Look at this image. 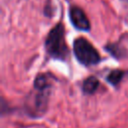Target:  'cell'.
<instances>
[{
    "label": "cell",
    "instance_id": "1",
    "mask_svg": "<svg viewBox=\"0 0 128 128\" xmlns=\"http://www.w3.org/2000/svg\"><path fill=\"white\" fill-rule=\"evenodd\" d=\"M51 77L47 74H40L34 81V93L27 99L26 110L29 115L39 117L45 113L51 89Z\"/></svg>",
    "mask_w": 128,
    "mask_h": 128
},
{
    "label": "cell",
    "instance_id": "6",
    "mask_svg": "<svg viewBox=\"0 0 128 128\" xmlns=\"http://www.w3.org/2000/svg\"><path fill=\"white\" fill-rule=\"evenodd\" d=\"M124 75H125V71L116 69V70L111 71V72L108 74V76H107L106 79H107V81H108L111 85L117 86V85L121 82V80L123 79Z\"/></svg>",
    "mask_w": 128,
    "mask_h": 128
},
{
    "label": "cell",
    "instance_id": "4",
    "mask_svg": "<svg viewBox=\"0 0 128 128\" xmlns=\"http://www.w3.org/2000/svg\"><path fill=\"white\" fill-rule=\"evenodd\" d=\"M69 18L72 25L81 31H89L90 30V22L87 18L85 12L78 6H71L69 9Z\"/></svg>",
    "mask_w": 128,
    "mask_h": 128
},
{
    "label": "cell",
    "instance_id": "2",
    "mask_svg": "<svg viewBox=\"0 0 128 128\" xmlns=\"http://www.w3.org/2000/svg\"><path fill=\"white\" fill-rule=\"evenodd\" d=\"M64 32V26L62 23L56 24L49 31L45 40V48L50 57L64 60L68 56L69 50L65 42Z\"/></svg>",
    "mask_w": 128,
    "mask_h": 128
},
{
    "label": "cell",
    "instance_id": "5",
    "mask_svg": "<svg viewBox=\"0 0 128 128\" xmlns=\"http://www.w3.org/2000/svg\"><path fill=\"white\" fill-rule=\"evenodd\" d=\"M99 80L95 76H90L86 78L82 84V90L85 94L91 95L96 92V90L99 87Z\"/></svg>",
    "mask_w": 128,
    "mask_h": 128
},
{
    "label": "cell",
    "instance_id": "3",
    "mask_svg": "<svg viewBox=\"0 0 128 128\" xmlns=\"http://www.w3.org/2000/svg\"><path fill=\"white\" fill-rule=\"evenodd\" d=\"M73 52L78 62L84 66L96 65L101 61V56L97 49L83 37L75 39L73 43Z\"/></svg>",
    "mask_w": 128,
    "mask_h": 128
}]
</instances>
